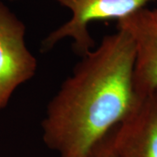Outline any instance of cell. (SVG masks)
<instances>
[{"label":"cell","instance_id":"obj_7","mask_svg":"<svg viewBox=\"0 0 157 157\" xmlns=\"http://www.w3.org/2000/svg\"><path fill=\"white\" fill-rule=\"evenodd\" d=\"M11 1H14V0H11Z\"/></svg>","mask_w":157,"mask_h":157},{"label":"cell","instance_id":"obj_8","mask_svg":"<svg viewBox=\"0 0 157 157\" xmlns=\"http://www.w3.org/2000/svg\"><path fill=\"white\" fill-rule=\"evenodd\" d=\"M156 94H157V91H156Z\"/></svg>","mask_w":157,"mask_h":157},{"label":"cell","instance_id":"obj_4","mask_svg":"<svg viewBox=\"0 0 157 157\" xmlns=\"http://www.w3.org/2000/svg\"><path fill=\"white\" fill-rule=\"evenodd\" d=\"M135 47L134 87L140 100L157 91V7H144L117 21Z\"/></svg>","mask_w":157,"mask_h":157},{"label":"cell","instance_id":"obj_2","mask_svg":"<svg viewBox=\"0 0 157 157\" xmlns=\"http://www.w3.org/2000/svg\"><path fill=\"white\" fill-rule=\"evenodd\" d=\"M71 12L67 22L51 32L42 41L43 52L52 49L65 39L73 42L80 56L94 48L89 25L94 21L120 20L157 0H52Z\"/></svg>","mask_w":157,"mask_h":157},{"label":"cell","instance_id":"obj_6","mask_svg":"<svg viewBox=\"0 0 157 157\" xmlns=\"http://www.w3.org/2000/svg\"><path fill=\"white\" fill-rule=\"evenodd\" d=\"M114 128L98 141L85 157H118L114 144Z\"/></svg>","mask_w":157,"mask_h":157},{"label":"cell","instance_id":"obj_3","mask_svg":"<svg viewBox=\"0 0 157 157\" xmlns=\"http://www.w3.org/2000/svg\"><path fill=\"white\" fill-rule=\"evenodd\" d=\"M25 37L24 23L0 2V109L37 71V59L26 46Z\"/></svg>","mask_w":157,"mask_h":157},{"label":"cell","instance_id":"obj_1","mask_svg":"<svg viewBox=\"0 0 157 157\" xmlns=\"http://www.w3.org/2000/svg\"><path fill=\"white\" fill-rule=\"evenodd\" d=\"M82 57L46 107L45 146L59 157H85L134 110L135 47L117 29Z\"/></svg>","mask_w":157,"mask_h":157},{"label":"cell","instance_id":"obj_5","mask_svg":"<svg viewBox=\"0 0 157 157\" xmlns=\"http://www.w3.org/2000/svg\"><path fill=\"white\" fill-rule=\"evenodd\" d=\"M118 157H157V94L140 99L114 128Z\"/></svg>","mask_w":157,"mask_h":157}]
</instances>
